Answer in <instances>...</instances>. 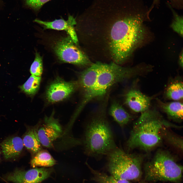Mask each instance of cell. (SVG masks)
Segmentation results:
<instances>
[{
  "instance_id": "1",
  "label": "cell",
  "mask_w": 183,
  "mask_h": 183,
  "mask_svg": "<svg viewBox=\"0 0 183 183\" xmlns=\"http://www.w3.org/2000/svg\"><path fill=\"white\" fill-rule=\"evenodd\" d=\"M141 0H132L108 31V44L114 63H123L142 44L146 35L144 22L149 13Z\"/></svg>"
},
{
  "instance_id": "2",
  "label": "cell",
  "mask_w": 183,
  "mask_h": 183,
  "mask_svg": "<svg viewBox=\"0 0 183 183\" xmlns=\"http://www.w3.org/2000/svg\"><path fill=\"white\" fill-rule=\"evenodd\" d=\"M170 126H173L154 110L148 109L142 113L134 124L127 142L128 150H151L161 142V131L165 127Z\"/></svg>"
},
{
  "instance_id": "3",
  "label": "cell",
  "mask_w": 183,
  "mask_h": 183,
  "mask_svg": "<svg viewBox=\"0 0 183 183\" xmlns=\"http://www.w3.org/2000/svg\"><path fill=\"white\" fill-rule=\"evenodd\" d=\"M84 138L85 152L89 157L99 158L117 147L104 108L92 117L86 126Z\"/></svg>"
},
{
  "instance_id": "4",
  "label": "cell",
  "mask_w": 183,
  "mask_h": 183,
  "mask_svg": "<svg viewBox=\"0 0 183 183\" xmlns=\"http://www.w3.org/2000/svg\"><path fill=\"white\" fill-rule=\"evenodd\" d=\"M182 167L167 151H158L145 165L144 179L147 182H179L182 177Z\"/></svg>"
},
{
  "instance_id": "5",
  "label": "cell",
  "mask_w": 183,
  "mask_h": 183,
  "mask_svg": "<svg viewBox=\"0 0 183 183\" xmlns=\"http://www.w3.org/2000/svg\"><path fill=\"white\" fill-rule=\"evenodd\" d=\"M107 167L111 175L117 179L135 180L142 174L143 158L117 147L107 155Z\"/></svg>"
},
{
  "instance_id": "6",
  "label": "cell",
  "mask_w": 183,
  "mask_h": 183,
  "mask_svg": "<svg viewBox=\"0 0 183 183\" xmlns=\"http://www.w3.org/2000/svg\"><path fill=\"white\" fill-rule=\"evenodd\" d=\"M141 71L139 66L128 68L123 67L114 62L109 64L101 63L90 101L102 96L113 85L140 73Z\"/></svg>"
},
{
  "instance_id": "7",
  "label": "cell",
  "mask_w": 183,
  "mask_h": 183,
  "mask_svg": "<svg viewBox=\"0 0 183 183\" xmlns=\"http://www.w3.org/2000/svg\"><path fill=\"white\" fill-rule=\"evenodd\" d=\"M54 49L55 53L62 62L81 66L92 64L87 57L76 46L69 36L57 41Z\"/></svg>"
},
{
  "instance_id": "8",
  "label": "cell",
  "mask_w": 183,
  "mask_h": 183,
  "mask_svg": "<svg viewBox=\"0 0 183 183\" xmlns=\"http://www.w3.org/2000/svg\"><path fill=\"white\" fill-rule=\"evenodd\" d=\"M38 137L42 145L47 148L53 147V142L63 133L62 127L53 112L49 117L45 116L43 123L36 126Z\"/></svg>"
},
{
  "instance_id": "9",
  "label": "cell",
  "mask_w": 183,
  "mask_h": 183,
  "mask_svg": "<svg viewBox=\"0 0 183 183\" xmlns=\"http://www.w3.org/2000/svg\"><path fill=\"white\" fill-rule=\"evenodd\" d=\"M53 171L52 168L35 167L27 171L16 169L7 175V181L13 183H41L49 177Z\"/></svg>"
},
{
  "instance_id": "10",
  "label": "cell",
  "mask_w": 183,
  "mask_h": 183,
  "mask_svg": "<svg viewBox=\"0 0 183 183\" xmlns=\"http://www.w3.org/2000/svg\"><path fill=\"white\" fill-rule=\"evenodd\" d=\"M78 85L75 82H67L57 77L47 88L45 94L46 99L51 103L63 100L74 92Z\"/></svg>"
},
{
  "instance_id": "11",
  "label": "cell",
  "mask_w": 183,
  "mask_h": 183,
  "mask_svg": "<svg viewBox=\"0 0 183 183\" xmlns=\"http://www.w3.org/2000/svg\"><path fill=\"white\" fill-rule=\"evenodd\" d=\"M101 63L92 64L80 73L79 84L83 92L82 100L78 110L81 111L89 101L90 97L98 75Z\"/></svg>"
},
{
  "instance_id": "12",
  "label": "cell",
  "mask_w": 183,
  "mask_h": 183,
  "mask_svg": "<svg viewBox=\"0 0 183 183\" xmlns=\"http://www.w3.org/2000/svg\"><path fill=\"white\" fill-rule=\"evenodd\" d=\"M34 21L42 25L44 29L65 31L74 43L76 44H78V38L74 27V25L76 24V22L75 19L72 16L69 15L67 20L60 19L55 20L52 22H47L36 19Z\"/></svg>"
},
{
  "instance_id": "13",
  "label": "cell",
  "mask_w": 183,
  "mask_h": 183,
  "mask_svg": "<svg viewBox=\"0 0 183 183\" xmlns=\"http://www.w3.org/2000/svg\"><path fill=\"white\" fill-rule=\"evenodd\" d=\"M125 98L126 104L134 112L142 113L148 109L151 98L138 89H130L126 93Z\"/></svg>"
},
{
  "instance_id": "14",
  "label": "cell",
  "mask_w": 183,
  "mask_h": 183,
  "mask_svg": "<svg viewBox=\"0 0 183 183\" xmlns=\"http://www.w3.org/2000/svg\"><path fill=\"white\" fill-rule=\"evenodd\" d=\"M1 145L4 157L6 160L18 157L22 152L24 146L22 139L16 136L6 139Z\"/></svg>"
},
{
  "instance_id": "15",
  "label": "cell",
  "mask_w": 183,
  "mask_h": 183,
  "mask_svg": "<svg viewBox=\"0 0 183 183\" xmlns=\"http://www.w3.org/2000/svg\"><path fill=\"white\" fill-rule=\"evenodd\" d=\"M22 140L24 145L33 155L42 150V145L38 135L36 126L27 128Z\"/></svg>"
},
{
  "instance_id": "16",
  "label": "cell",
  "mask_w": 183,
  "mask_h": 183,
  "mask_svg": "<svg viewBox=\"0 0 183 183\" xmlns=\"http://www.w3.org/2000/svg\"><path fill=\"white\" fill-rule=\"evenodd\" d=\"M110 115L122 128L130 121L131 116L117 102H113L110 107Z\"/></svg>"
},
{
  "instance_id": "17",
  "label": "cell",
  "mask_w": 183,
  "mask_h": 183,
  "mask_svg": "<svg viewBox=\"0 0 183 183\" xmlns=\"http://www.w3.org/2000/svg\"><path fill=\"white\" fill-rule=\"evenodd\" d=\"M158 102L161 108L171 118L178 120L182 119V103L177 101L164 103L159 100Z\"/></svg>"
},
{
  "instance_id": "18",
  "label": "cell",
  "mask_w": 183,
  "mask_h": 183,
  "mask_svg": "<svg viewBox=\"0 0 183 183\" xmlns=\"http://www.w3.org/2000/svg\"><path fill=\"white\" fill-rule=\"evenodd\" d=\"M30 163L34 168L37 166L49 167L55 164L56 161L49 152L42 149L34 155Z\"/></svg>"
},
{
  "instance_id": "19",
  "label": "cell",
  "mask_w": 183,
  "mask_h": 183,
  "mask_svg": "<svg viewBox=\"0 0 183 183\" xmlns=\"http://www.w3.org/2000/svg\"><path fill=\"white\" fill-rule=\"evenodd\" d=\"M41 80V76L31 75L25 83L20 86V88L27 94L34 95L39 89Z\"/></svg>"
},
{
  "instance_id": "20",
  "label": "cell",
  "mask_w": 183,
  "mask_h": 183,
  "mask_svg": "<svg viewBox=\"0 0 183 183\" xmlns=\"http://www.w3.org/2000/svg\"><path fill=\"white\" fill-rule=\"evenodd\" d=\"M88 167L93 175V179L96 183H130L129 181L117 179L110 175L95 170L86 163Z\"/></svg>"
},
{
  "instance_id": "21",
  "label": "cell",
  "mask_w": 183,
  "mask_h": 183,
  "mask_svg": "<svg viewBox=\"0 0 183 183\" xmlns=\"http://www.w3.org/2000/svg\"><path fill=\"white\" fill-rule=\"evenodd\" d=\"M183 87V83L181 82H176L171 84L166 90V95L167 97L174 100L182 99Z\"/></svg>"
},
{
  "instance_id": "22",
  "label": "cell",
  "mask_w": 183,
  "mask_h": 183,
  "mask_svg": "<svg viewBox=\"0 0 183 183\" xmlns=\"http://www.w3.org/2000/svg\"><path fill=\"white\" fill-rule=\"evenodd\" d=\"M43 69L42 57L39 53L36 52L35 59L30 67V73L32 75L41 76L42 73Z\"/></svg>"
},
{
  "instance_id": "23",
  "label": "cell",
  "mask_w": 183,
  "mask_h": 183,
  "mask_svg": "<svg viewBox=\"0 0 183 183\" xmlns=\"http://www.w3.org/2000/svg\"><path fill=\"white\" fill-rule=\"evenodd\" d=\"M174 15V19L171 25V27L174 30L178 33L181 36H183V18L175 11H172Z\"/></svg>"
},
{
  "instance_id": "24",
  "label": "cell",
  "mask_w": 183,
  "mask_h": 183,
  "mask_svg": "<svg viewBox=\"0 0 183 183\" xmlns=\"http://www.w3.org/2000/svg\"><path fill=\"white\" fill-rule=\"evenodd\" d=\"M165 136L167 140L170 143L177 148L182 150V140H181V138L169 133L166 134Z\"/></svg>"
},
{
  "instance_id": "25",
  "label": "cell",
  "mask_w": 183,
  "mask_h": 183,
  "mask_svg": "<svg viewBox=\"0 0 183 183\" xmlns=\"http://www.w3.org/2000/svg\"><path fill=\"white\" fill-rule=\"evenodd\" d=\"M50 0H26L27 5L33 9L38 10L45 3Z\"/></svg>"
},
{
  "instance_id": "26",
  "label": "cell",
  "mask_w": 183,
  "mask_h": 183,
  "mask_svg": "<svg viewBox=\"0 0 183 183\" xmlns=\"http://www.w3.org/2000/svg\"><path fill=\"white\" fill-rule=\"evenodd\" d=\"M160 0H153V3L151 8L149 9L150 11L154 6L158 3ZM171 3L173 5L178 6L177 7H180L182 4V0H169Z\"/></svg>"
},
{
  "instance_id": "27",
  "label": "cell",
  "mask_w": 183,
  "mask_h": 183,
  "mask_svg": "<svg viewBox=\"0 0 183 183\" xmlns=\"http://www.w3.org/2000/svg\"><path fill=\"white\" fill-rule=\"evenodd\" d=\"M179 64L180 66L182 67H183V53L182 51L181 53L179 58Z\"/></svg>"
},
{
  "instance_id": "28",
  "label": "cell",
  "mask_w": 183,
  "mask_h": 183,
  "mask_svg": "<svg viewBox=\"0 0 183 183\" xmlns=\"http://www.w3.org/2000/svg\"><path fill=\"white\" fill-rule=\"evenodd\" d=\"M140 183H148L146 182H143Z\"/></svg>"
},
{
  "instance_id": "29",
  "label": "cell",
  "mask_w": 183,
  "mask_h": 183,
  "mask_svg": "<svg viewBox=\"0 0 183 183\" xmlns=\"http://www.w3.org/2000/svg\"></svg>"
}]
</instances>
